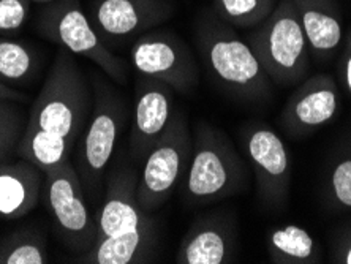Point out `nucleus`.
<instances>
[{
    "mask_svg": "<svg viewBox=\"0 0 351 264\" xmlns=\"http://www.w3.org/2000/svg\"><path fill=\"white\" fill-rule=\"evenodd\" d=\"M278 0H213V12L234 29H254L271 16Z\"/></svg>",
    "mask_w": 351,
    "mask_h": 264,
    "instance_id": "21",
    "label": "nucleus"
},
{
    "mask_svg": "<svg viewBox=\"0 0 351 264\" xmlns=\"http://www.w3.org/2000/svg\"><path fill=\"white\" fill-rule=\"evenodd\" d=\"M340 110L337 82L328 73L307 76L283 105L278 122L287 134L304 138L328 125Z\"/></svg>",
    "mask_w": 351,
    "mask_h": 264,
    "instance_id": "13",
    "label": "nucleus"
},
{
    "mask_svg": "<svg viewBox=\"0 0 351 264\" xmlns=\"http://www.w3.org/2000/svg\"><path fill=\"white\" fill-rule=\"evenodd\" d=\"M324 201L331 211H351V154H342L331 165L324 184Z\"/></svg>",
    "mask_w": 351,
    "mask_h": 264,
    "instance_id": "23",
    "label": "nucleus"
},
{
    "mask_svg": "<svg viewBox=\"0 0 351 264\" xmlns=\"http://www.w3.org/2000/svg\"><path fill=\"white\" fill-rule=\"evenodd\" d=\"M237 232L233 217L217 212L199 217L180 241L178 264L233 263Z\"/></svg>",
    "mask_w": 351,
    "mask_h": 264,
    "instance_id": "15",
    "label": "nucleus"
},
{
    "mask_svg": "<svg viewBox=\"0 0 351 264\" xmlns=\"http://www.w3.org/2000/svg\"><path fill=\"white\" fill-rule=\"evenodd\" d=\"M267 256L274 264H317L322 250L306 228L285 225L272 228L266 239Z\"/></svg>",
    "mask_w": 351,
    "mask_h": 264,
    "instance_id": "18",
    "label": "nucleus"
},
{
    "mask_svg": "<svg viewBox=\"0 0 351 264\" xmlns=\"http://www.w3.org/2000/svg\"><path fill=\"white\" fill-rule=\"evenodd\" d=\"M193 138L184 112H174L169 125L154 144L138 173V204L147 214L168 203L182 184L192 158Z\"/></svg>",
    "mask_w": 351,
    "mask_h": 264,
    "instance_id": "8",
    "label": "nucleus"
},
{
    "mask_svg": "<svg viewBox=\"0 0 351 264\" xmlns=\"http://www.w3.org/2000/svg\"><path fill=\"white\" fill-rule=\"evenodd\" d=\"M136 184L138 173L122 162L108 173L95 219V242L89 252L75 258L76 263L141 264L152 260L158 242L157 225L138 204Z\"/></svg>",
    "mask_w": 351,
    "mask_h": 264,
    "instance_id": "2",
    "label": "nucleus"
},
{
    "mask_svg": "<svg viewBox=\"0 0 351 264\" xmlns=\"http://www.w3.org/2000/svg\"><path fill=\"white\" fill-rule=\"evenodd\" d=\"M130 64L138 75L168 84L174 92L192 95L199 84V65L189 45L173 30L152 29L133 41Z\"/></svg>",
    "mask_w": 351,
    "mask_h": 264,
    "instance_id": "9",
    "label": "nucleus"
},
{
    "mask_svg": "<svg viewBox=\"0 0 351 264\" xmlns=\"http://www.w3.org/2000/svg\"><path fill=\"white\" fill-rule=\"evenodd\" d=\"M94 91L75 56L59 49L38 95L29 108L16 155L48 173L70 160L89 122Z\"/></svg>",
    "mask_w": 351,
    "mask_h": 264,
    "instance_id": "1",
    "label": "nucleus"
},
{
    "mask_svg": "<svg viewBox=\"0 0 351 264\" xmlns=\"http://www.w3.org/2000/svg\"><path fill=\"white\" fill-rule=\"evenodd\" d=\"M192 138V158L182 180L185 203H214L244 191L249 182V169L228 134L199 121Z\"/></svg>",
    "mask_w": 351,
    "mask_h": 264,
    "instance_id": "4",
    "label": "nucleus"
},
{
    "mask_svg": "<svg viewBox=\"0 0 351 264\" xmlns=\"http://www.w3.org/2000/svg\"><path fill=\"white\" fill-rule=\"evenodd\" d=\"M45 191L56 230L64 244L76 255L94 245L97 224L84 198V189L71 160L45 173Z\"/></svg>",
    "mask_w": 351,
    "mask_h": 264,
    "instance_id": "10",
    "label": "nucleus"
},
{
    "mask_svg": "<svg viewBox=\"0 0 351 264\" xmlns=\"http://www.w3.org/2000/svg\"><path fill=\"white\" fill-rule=\"evenodd\" d=\"M195 43L210 80L225 94L250 105L271 100L276 86L254 49L213 8L204 10L196 18Z\"/></svg>",
    "mask_w": 351,
    "mask_h": 264,
    "instance_id": "3",
    "label": "nucleus"
},
{
    "mask_svg": "<svg viewBox=\"0 0 351 264\" xmlns=\"http://www.w3.org/2000/svg\"><path fill=\"white\" fill-rule=\"evenodd\" d=\"M43 174L25 158L0 160V219L16 220L37 208Z\"/></svg>",
    "mask_w": 351,
    "mask_h": 264,
    "instance_id": "17",
    "label": "nucleus"
},
{
    "mask_svg": "<svg viewBox=\"0 0 351 264\" xmlns=\"http://www.w3.org/2000/svg\"><path fill=\"white\" fill-rule=\"evenodd\" d=\"M37 56L29 45L12 38H0V81L8 86H23L32 81L37 71Z\"/></svg>",
    "mask_w": 351,
    "mask_h": 264,
    "instance_id": "19",
    "label": "nucleus"
},
{
    "mask_svg": "<svg viewBox=\"0 0 351 264\" xmlns=\"http://www.w3.org/2000/svg\"><path fill=\"white\" fill-rule=\"evenodd\" d=\"M173 0H92L89 18L110 46L135 41L173 16Z\"/></svg>",
    "mask_w": 351,
    "mask_h": 264,
    "instance_id": "12",
    "label": "nucleus"
},
{
    "mask_svg": "<svg viewBox=\"0 0 351 264\" xmlns=\"http://www.w3.org/2000/svg\"><path fill=\"white\" fill-rule=\"evenodd\" d=\"M29 111L23 103L0 100V160L13 157L25 130Z\"/></svg>",
    "mask_w": 351,
    "mask_h": 264,
    "instance_id": "22",
    "label": "nucleus"
},
{
    "mask_svg": "<svg viewBox=\"0 0 351 264\" xmlns=\"http://www.w3.org/2000/svg\"><path fill=\"white\" fill-rule=\"evenodd\" d=\"M94 91V105L89 122L78 141V155L75 168L78 171L84 193L97 198L105 185V176L110 167L117 141L130 122V108L112 81L101 71L90 75Z\"/></svg>",
    "mask_w": 351,
    "mask_h": 264,
    "instance_id": "5",
    "label": "nucleus"
},
{
    "mask_svg": "<svg viewBox=\"0 0 351 264\" xmlns=\"http://www.w3.org/2000/svg\"><path fill=\"white\" fill-rule=\"evenodd\" d=\"M242 151L255 176L256 196L267 211L287 208L291 190V158L282 138L265 123H247L241 132Z\"/></svg>",
    "mask_w": 351,
    "mask_h": 264,
    "instance_id": "11",
    "label": "nucleus"
},
{
    "mask_svg": "<svg viewBox=\"0 0 351 264\" xmlns=\"http://www.w3.org/2000/svg\"><path fill=\"white\" fill-rule=\"evenodd\" d=\"M318 62L331 60L343 40V19L337 0H291Z\"/></svg>",
    "mask_w": 351,
    "mask_h": 264,
    "instance_id": "16",
    "label": "nucleus"
},
{
    "mask_svg": "<svg viewBox=\"0 0 351 264\" xmlns=\"http://www.w3.org/2000/svg\"><path fill=\"white\" fill-rule=\"evenodd\" d=\"M174 112L171 87L154 77L138 75L128 136V157L132 162L143 163L147 152L168 128Z\"/></svg>",
    "mask_w": 351,
    "mask_h": 264,
    "instance_id": "14",
    "label": "nucleus"
},
{
    "mask_svg": "<svg viewBox=\"0 0 351 264\" xmlns=\"http://www.w3.org/2000/svg\"><path fill=\"white\" fill-rule=\"evenodd\" d=\"M32 0H0V34H14L27 23Z\"/></svg>",
    "mask_w": 351,
    "mask_h": 264,
    "instance_id": "24",
    "label": "nucleus"
},
{
    "mask_svg": "<svg viewBox=\"0 0 351 264\" xmlns=\"http://www.w3.org/2000/svg\"><path fill=\"white\" fill-rule=\"evenodd\" d=\"M0 100H12V101H19L25 103L27 101V94L18 91L16 87H12L5 82L0 81Z\"/></svg>",
    "mask_w": 351,
    "mask_h": 264,
    "instance_id": "27",
    "label": "nucleus"
},
{
    "mask_svg": "<svg viewBox=\"0 0 351 264\" xmlns=\"http://www.w3.org/2000/svg\"><path fill=\"white\" fill-rule=\"evenodd\" d=\"M245 41L276 87L298 86L311 73L312 54L291 0H278L271 16L250 29Z\"/></svg>",
    "mask_w": 351,
    "mask_h": 264,
    "instance_id": "6",
    "label": "nucleus"
},
{
    "mask_svg": "<svg viewBox=\"0 0 351 264\" xmlns=\"http://www.w3.org/2000/svg\"><path fill=\"white\" fill-rule=\"evenodd\" d=\"M38 34L73 56L94 62L112 82L128 81V64L101 40L80 0H54L43 5L37 23Z\"/></svg>",
    "mask_w": 351,
    "mask_h": 264,
    "instance_id": "7",
    "label": "nucleus"
},
{
    "mask_svg": "<svg viewBox=\"0 0 351 264\" xmlns=\"http://www.w3.org/2000/svg\"><path fill=\"white\" fill-rule=\"evenodd\" d=\"M49 255L46 239L35 230H19L0 241V264H45Z\"/></svg>",
    "mask_w": 351,
    "mask_h": 264,
    "instance_id": "20",
    "label": "nucleus"
},
{
    "mask_svg": "<svg viewBox=\"0 0 351 264\" xmlns=\"http://www.w3.org/2000/svg\"><path fill=\"white\" fill-rule=\"evenodd\" d=\"M54 2V0H32V3H40V5H46Z\"/></svg>",
    "mask_w": 351,
    "mask_h": 264,
    "instance_id": "28",
    "label": "nucleus"
},
{
    "mask_svg": "<svg viewBox=\"0 0 351 264\" xmlns=\"http://www.w3.org/2000/svg\"><path fill=\"white\" fill-rule=\"evenodd\" d=\"M340 77H342L343 87L351 95V29L345 38V48L340 59Z\"/></svg>",
    "mask_w": 351,
    "mask_h": 264,
    "instance_id": "26",
    "label": "nucleus"
},
{
    "mask_svg": "<svg viewBox=\"0 0 351 264\" xmlns=\"http://www.w3.org/2000/svg\"><path fill=\"white\" fill-rule=\"evenodd\" d=\"M329 248V263L351 264V221L335 230Z\"/></svg>",
    "mask_w": 351,
    "mask_h": 264,
    "instance_id": "25",
    "label": "nucleus"
}]
</instances>
